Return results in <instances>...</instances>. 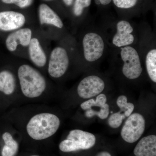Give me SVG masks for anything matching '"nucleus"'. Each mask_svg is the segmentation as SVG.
I'll list each match as a JSON object with an SVG mask.
<instances>
[{
  "label": "nucleus",
  "instance_id": "f257e3e1",
  "mask_svg": "<svg viewBox=\"0 0 156 156\" xmlns=\"http://www.w3.org/2000/svg\"><path fill=\"white\" fill-rule=\"evenodd\" d=\"M60 124V120L56 115L42 113L35 115L30 120L27 126V131L32 139L42 140L54 135Z\"/></svg>",
  "mask_w": 156,
  "mask_h": 156
},
{
  "label": "nucleus",
  "instance_id": "f03ea898",
  "mask_svg": "<svg viewBox=\"0 0 156 156\" xmlns=\"http://www.w3.org/2000/svg\"><path fill=\"white\" fill-rule=\"evenodd\" d=\"M18 76L21 91L27 97L35 98L39 97L46 89L44 78L30 66H21L18 69Z\"/></svg>",
  "mask_w": 156,
  "mask_h": 156
},
{
  "label": "nucleus",
  "instance_id": "7ed1b4c3",
  "mask_svg": "<svg viewBox=\"0 0 156 156\" xmlns=\"http://www.w3.org/2000/svg\"><path fill=\"white\" fill-rule=\"evenodd\" d=\"M95 142L96 138L94 134L83 130L75 129L70 131L67 138L60 142L59 149L63 152L88 150L93 147Z\"/></svg>",
  "mask_w": 156,
  "mask_h": 156
},
{
  "label": "nucleus",
  "instance_id": "20e7f679",
  "mask_svg": "<svg viewBox=\"0 0 156 156\" xmlns=\"http://www.w3.org/2000/svg\"><path fill=\"white\" fill-rule=\"evenodd\" d=\"M121 56L124 62L122 67L124 75L130 80L139 77L142 72L143 69L136 50L132 47L126 46L121 48Z\"/></svg>",
  "mask_w": 156,
  "mask_h": 156
},
{
  "label": "nucleus",
  "instance_id": "39448f33",
  "mask_svg": "<svg viewBox=\"0 0 156 156\" xmlns=\"http://www.w3.org/2000/svg\"><path fill=\"white\" fill-rule=\"evenodd\" d=\"M145 121L140 114H131L125 122L121 131L122 139L128 143H133L140 139L145 130Z\"/></svg>",
  "mask_w": 156,
  "mask_h": 156
},
{
  "label": "nucleus",
  "instance_id": "423d86ee",
  "mask_svg": "<svg viewBox=\"0 0 156 156\" xmlns=\"http://www.w3.org/2000/svg\"><path fill=\"white\" fill-rule=\"evenodd\" d=\"M83 44L84 57L87 61L90 62L96 61L103 55L104 42L98 34H87L83 39Z\"/></svg>",
  "mask_w": 156,
  "mask_h": 156
},
{
  "label": "nucleus",
  "instance_id": "0eeeda50",
  "mask_svg": "<svg viewBox=\"0 0 156 156\" xmlns=\"http://www.w3.org/2000/svg\"><path fill=\"white\" fill-rule=\"evenodd\" d=\"M69 64V58L66 50L61 47H57L51 53L48 73L52 77H60L66 72Z\"/></svg>",
  "mask_w": 156,
  "mask_h": 156
},
{
  "label": "nucleus",
  "instance_id": "6e6552de",
  "mask_svg": "<svg viewBox=\"0 0 156 156\" xmlns=\"http://www.w3.org/2000/svg\"><path fill=\"white\" fill-rule=\"evenodd\" d=\"M105 87V83L101 78L96 76H88L80 82L77 93L81 98L88 99L99 95Z\"/></svg>",
  "mask_w": 156,
  "mask_h": 156
},
{
  "label": "nucleus",
  "instance_id": "1a4fd4ad",
  "mask_svg": "<svg viewBox=\"0 0 156 156\" xmlns=\"http://www.w3.org/2000/svg\"><path fill=\"white\" fill-rule=\"evenodd\" d=\"M116 27L117 32L113 38V44L119 48L131 44L134 39L131 34L133 28L130 23L126 20H121L117 23Z\"/></svg>",
  "mask_w": 156,
  "mask_h": 156
},
{
  "label": "nucleus",
  "instance_id": "9d476101",
  "mask_svg": "<svg viewBox=\"0 0 156 156\" xmlns=\"http://www.w3.org/2000/svg\"><path fill=\"white\" fill-rule=\"evenodd\" d=\"M26 21L23 14L13 11L0 12V29L4 31L14 30L24 25Z\"/></svg>",
  "mask_w": 156,
  "mask_h": 156
},
{
  "label": "nucleus",
  "instance_id": "9b49d317",
  "mask_svg": "<svg viewBox=\"0 0 156 156\" xmlns=\"http://www.w3.org/2000/svg\"><path fill=\"white\" fill-rule=\"evenodd\" d=\"M32 31L29 28L20 29L12 33L8 37L6 41L7 49L9 51H14L17 49L18 45L29 46L31 40Z\"/></svg>",
  "mask_w": 156,
  "mask_h": 156
},
{
  "label": "nucleus",
  "instance_id": "f8f14e48",
  "mask_svg": "<svg viewBox=\"0 0 156 156\" xmlns=\"http://www.w3.org/2000/svg\"><path fill=\"white\" fill-rule=\"evenodd\" d=\"M135 156H156V136L148 135L143 137L134 148Z\"/></svg>",
  "mask_w": 156,
  "mask_h": 156
},
{
  "label": "nucleus",
  "instance_id": "ddd939ff",
  "mask_svg": "<svg viewBox=\"0 0 156 156\" xmlns=\"http://www.w3.org/2000/svg\"><path fill=\"white\" fill-rule=\"evenodd\" d=\"M39 12L41 24H51L58 28L63 27V23L60 17L48 5L44 4L40 5Z\"/></svg>",
  "mask_w": 156,
  "mask_h": 156
},
{
  "label": "nucleus",
  "instance_id": "4468645a",
  "mask_svg": "<svg viewBox=\"0 0 156 156\" xmlns=\"http://www.w3.org/2000/svg\"><path fill=\"white\" fill-rule=\"evenodd\" d=\"M29 53L31 61L37 66L43 67L47 62V57L37 39H31L29 45Z\"/></svg>",
  "mask_w": 156,
  "mask_h": 156
},
{
  "label": "nucleus",
  "instance_id": "2eb2a0df",
  "mask_svg": "<svg viewBox=\"0 0 156 156\" xmlns=\"http://www.w3.org/2000/svg\"><path fill=\"white\" fill-rule=\"evenodd\" d=\"M15 80L14 76L8 71L0 73V91L7 95H10L15 89Z\"/></svg>",
  "mask_w": 156,
  "mask_h": 156
},
{
  "label": "nucleus",
  "instance_id": "dca6fc26",
  "mask_svg": "<svg viewBox=\"0 0 156 156\" xmlns=\"http://www.w3.org/2000/svg\"><path fill=\"white\" fill-rule=\"evenodd\" d=\"M2 138L5 142V145L2 151V156H14L17 154L19 148V145L16 140L13 138L9 132L4 133Z\"/></svg>",
  "mask_w": 156,
  "mask_h": 156
},
{
  "label": "nucleus",
  "instance_id": "f3484780",
  "mask_svg": "<svg viewBox=\"0 0 156 156\" xmlns=\"http://www.w3.org/2000/svg\"><path fill=\"white\" fill-rule=\"evenodd\" d=\"M147 71L149 76L154 83H156V50L152 49L147 55L146 58Z\"/></svg>",
  "mask_w": 156,
  "mask_h": 156
},
{
  "label": "nucleus",
  "instance_id": "a211bd4d",
  "mask_svg": "<svg viewBox=\"0 0 156 156\" xmlns=\"http://www.w3.org/2000/svg\"><path fill=\"white\" fill-rule=\"evenodd\" d=\"M106 95L104 94H99L95 100L94 99H89L81 104V108L84 110L92 108L93 107H98L101 108L106 103Z\"/></svg>",
  "mask_w": 156,
  "mask_h": 156
},
{
  "label": "nucleus",
  "instance_id": "6ab92c4d",
  "mask_svg": "<svg viewBox=\"0 0 156 156\" xmlns=\"http://www.w3.org/2000/svg\"><path fill=\"white\" fill-rule=\"evenodd\" d=\"M116 103L120 109L121 112H124L123 114L126 117H129L134 111V106L132 103L128 102V98L125 95H120L117 99Z\"/></svg>",
  "mask_w": 156,
  "mask_h": 156
},
{
  "label": "nucleus",
  "instance_id": "aec40b11",
  "mask_svg": "<svg viewBox=\"0 0 156 156\" xmlns=\"http://www.w3.org/2000/svg\"><path fill=\"white\" fill-rule=\"evenodd\" d=\"M109 114V106L106 103L103 107L101 108L98 112L93 110L92 108L87 110L85 112V115L88 118H91L94 116H97L101 119H105L108 116Z\"/></svg>",
  "mask_w": 156,
  "mask_h": 156
},
{
  "label": "nucleus",
  "instance_id": "412c9836",
  "mask_svg": "<svg viewBox=\"0 0 156 156\" xmlns=\"http://www.w3.org/2000/svg\"><path fill=\"white\" fill-rule=\"evenodd\" d=\"M121 112L112 114L109 117L108 124L112 128H117L119 127L122 123L123 120L126 117Z\"/></svg>",
  "mask_w": 156,
  "mask_h": 156
},
{
  "label": "nucleus",
  "instance_id": "4be33fe9",
  "mask_svg": "<svg viewBox=\"0 0 156 156\" xmlns=\"http://www.w3.org/2000/svg\"><path fill=\"white\" fill-rule=\"evenodd\" d=\"M92 0H76L74 6V14L76 16H80L83 14L85 8L90 5Z\"/></svg>",
  "mask_w": 156,
  "mask_h": 156
},
{
  "label": "nucleus",
  "instance_id": "5701e85b",
  "mask_svg": "<svg viewBox=\"0 0 156 156\" xmlns=\"http://www.w3.org/2000/svg\"><path fill=\"white\" fill-rule=\"evenodd\" d=\"M114 4L118 8L128 9L134 7L137 0H113Z\"/></svg>",
  "mask_w": 156,
  "mask_h": 156
},
{
  "label": "nucleus",
  "instance_id": "b1692460",
  "mask_svg": "<svg viewBox=\"0 0 156 156\" xmlns=\"http://www.w3.org/2000/svg\"><path fill=\"white\" fill-rule=\"evenodd\" d=\"M5 4H14L20 8H25L31 5L33 0H2Z\"/></svg>",
  "mask_w": 156,
  "mask_h": 156
},
{
  "label": "nucleus",
  "instance_id": "393cba45",
  "mask_svg": "<svg viewBox=\"0 0 156 156\" xmlns=\"http://www.w3.org/2000/svg\"><path fill=\"white\" fill-rule=\"evenodd\" d=\"M97 156H112L107 151H102L99 153L97 155Z\"/></svg>",
  "mask_w": 156,
  "mask_h": 156
},
{
  "label": "nucleus",
  "instance_id": "a878e982",
  "mask_svg": "<svg viewBox=\"0 0 156 156\" xmlns=\"http://www.w3.org/2000/svg\"><path fill=\"white\" fill-rule=\"evenodd\" d=\"M99 1H100L101 4L105 5L110 4L112 0H99Z\"/></svg>",
  "mask_w": 156,
  "mask_h": 156
},
{
  "label": "nucleus",
  "instance_id": "bb28decb",
  "mask_svg": "<svg viewBox=\"0 0 156 156\" xmlns=\"http://www.w3.org/2000/svg\"><path fill=\"white\" fill-rule=\"evenodd\" d=\"M66 5L68 6H70L72 4L73 0H63Z\"/></svg>",
  "mask_w": 156,
  "mask_h": 156
},
{
  "label": "nucleus",
  "instance_id": "cd10ccee",
  "mask_svg": "<svg viewBox=\"0 0 156 156\" xmlns=\"http://www.w3.org/2000/svg\"><path fill=\"white\" fill-rule=\"evenodd\" d=\"M40 156L36 155H31V156Z\"/></svg>",
  "mask_w": 156,
  "mask_h": 156
},
{
  "label": "nucleus",
  "instance_id": "c85d7f7f",
  "mask_svg": "<svg viewBox=\"0 0 156 156\" xmlns=\"http://www.w3.org/2000/svg\"><path fill=\"white\" fill-rule=\"evenodd\" d=\"M45 1H52V0H45Z\"/></svg>",
  "mask_w": 156,
  "mask_h": 156
}]
</instances>
